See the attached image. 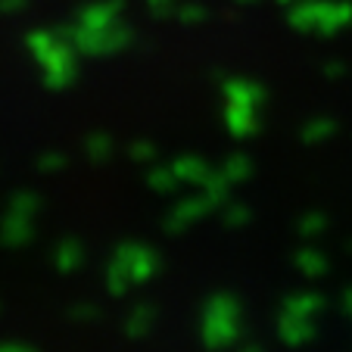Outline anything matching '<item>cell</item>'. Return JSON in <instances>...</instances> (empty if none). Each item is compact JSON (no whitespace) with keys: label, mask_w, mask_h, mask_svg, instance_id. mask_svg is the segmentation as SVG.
<instances>
[{"label":"cell","mask_w":352,"mask_h":352,"mask_svg":"<svg viewBox=\"0 0 352 352\" xmlns=\"http://www.w3.org/2000/svg\"><path fill=\"white\" fill-rule=\"evenodd\" d=\"M228 181H231V178L225 175V168H221V172H219V168H212V172H209V178L203 181V193H206V199L212 203L215 209H219L221 203H225V197H228Z\"/></svg>","instance_id":"10"},{"label":"cell","mask_w":352,"mask_h":352,"mask_svg":"<svg viewBox=\"0 0 352 352\" xmlns=\"http://www.w3.org/2000/svg\"><path fill=\"white\" fill-rule=\"evenodd\" d=\"M38 209H41L38 193L19 190V193H13V197H10V209H7V212H16V215H25V219H32Z\"/></svg>","instance_id":"13"},{"label":"cell","mask_w":352,"mask_h":352,"mask_svg":"<svg viewBox=\"0 0 352 352\" xmlns=\"http://www.w3.org/2000/svg\"><path fill=\"white\" fill-rule=\"evenodd\" d=\"M203 16H206V10L199 7V3H187V7L178 10V19H181V22H199Z\"/></svg>","instance_id":"20"},{"label":"cell","mask_w":352,"mask_h":352,"mask_svg":"<svg viewBox=\"0 0 352 352\" xmlns=\"http://www.w3.org/2000/svg\"><path fill=\"white\" fill-rule=\"evenodd\" d=\"M28 50L44 69L47 87H66L75 78V44L66 34L54 32H32L28 34Z\"/></svg>","instance_id":"1"},{"label":"cell","mask_w":352,"mask_h":352,"mask_svg":"<svg viewBox=\"0 0 352 352\" xmlns=\"http://www.w3.org/2000/svg\"><path fill=\"white\" fill-rule=\"evenodd\" d=\"M234 337H237L234 318H228V315H203V343H206V349L212 352L225 349Z\"/></svg>","instance_id":"3"},{"label":"cell","mask_w":352,"mask_h":352,"mask_svg":"<svg viewBox=\"0 0 352 352\" xmlns=\"http://www.w3.org/2000/svg\"><path fill=\"white\" fill-rule=\"evenodd\" d=\"M122 19V0H103V3H94L81 13V25H113Z\"/></svg>","instance_id":"6"},{"label":"cell","mask_w":352,"mask_h":352,"mask_svg":"<svg viewBox=\"0 0 352 352\" xmlns=\"http://www.w3.org/2000/svg\"><path fill=\"white\" fill-rule=\"evenodd\" d=\"M178 172H175V166H156L153 172H150V178H146V184L153 187L156 193H172L175 187H178Z\"/></svg>","instance_id":"12"},{"label":"cell","mask_w":352,"mask_h":352,"mask_svg":"<svg viewBox=\"0 0 352 352\" xmlns=\"http://www.w3.org/2000/svg\"><path fill=\"white\" fill-rule=\"evenodd\" d=\"M66 162L69 160L63 153H41L38 156V168H41V172H60Z\"/></svg>","instance_id":"18"},{"label":"cell","mask_w":352,"mask_h":352,"mask_svg":"<svg viewBox=\"0 0 352 352\" xmlns=\"http://www.w3.org/2000/svg\"><path fill=\"white\" fill-rule=\"evenodd\" d=\"M175 172H178V178L184 181V184L203 187V181L209 178L212 168L206 166V160H199V156H181V160H175Z\"/></svg>","instance_id":"7"},{"label":"cell","mask_w":352,"mask_h":352,"mask_svg":"<svg viewBox=\"0 0 352 352\" xmlns=\"http://www.w3.org/2000/svg\"><path fill=\"white\" fill-rule=\"evenodd\" d=\"M206 315H228V318H234V315H237V302H234L228 293H215L206 302Z\"/></svg>","instance_id":"16"},{"label":"cell","mask_w":352,"mask_h":352,"mask_svg":"<svg viewBox=\"0 0 352 352\" xmlns=\"http://www.w3.org/2000/svg\"><path fill=\"white\" fill-rule=\"evenodd\" d=\"M209 209H215V206L206 199V193H199V197H193V199H184V203H178V209H172V215L166 219V231L181 234L190 221H197L199 215H206Z\"/></svg>","instance_id":"4"},{"label":"cell","mask_w":352,"mask_h":352,"mask_svg":"<svg viewBox=\"0 0 352 352\" xmlns=\"http://www.w3.org/2000/svg\"><path fill=\"white\" fill-rule=\"evenodd\" d=\"M246 352H256V349H246Z\"/></svg>","instance_id":"25"},{"label":"cell","mask_w":352,"mask_h":352,"mask_svg":"<svg viewBox=\"0 0 352 352\" xmlns=\"http://www.w3.org/2000/svg\"><path fill=\"white\" fill-rule=\"evenodd\" d=\"M153 321H156V309L153 306H138L131 312V318H128V337H144V333H150V327H153Z\"/></svg>","instance_id":"11"},{"label":"cell","mask_w":352,"mask_h":352,"mask_svg":"<svg viewBox=\"0 0 352 352\" xmlns=\"http://www.w3.org/2000/svg\"><path fill=\"white\" fill-rule=\"evenodd\" d=\"M113 262H119L122 268H128L134 284L150 280L156 274V268H160V256H156L150 246H140V243H122L119 250H116Z\"/></svg>","instance_id":"2"},{"label":"cell","mask_w":352,"mask_h":352,"mask_svg":"<svg viewBox=\"0 0 352 352\" xmlns=\"http://www.w3.org/2000/svg\"><path fill=\"white\" fill-rule=\"evenodd\" d=\"M250 103L246 100H231V107H228V125H231L234 134H250L253 131V119H250Z\"/></svg>","instance_id":"9"},{"label":"cell","mask_w":352,"mask_h":352,"mask_svg":"<svg viewBox=\"0 0 352 352\" xmlns=\"http://www.w3.org/2000/svg\"><path fill=\"white\" fill-rule=\"evenodd\" d=\"M81 259H85V250H81L78 240L69 237L56 246V268H60V272H75V268L81 265Z\"/></svg>","instance_id":"8"},{"label":"cell","mask_w":352,"mask_h":352,"mask_svg":"<svg viewBox=\"0 0 352 352\" xmlns=\"http://www.w3.org/2000/svg\"><path fill=\"white\" fill-rule=\"evenodd\" d=\"M0 352H34V349L25 343H0Z\"/></svg>","instance_id":"24"},{"label":"cell","mask_w":352,"mask_h":352,"mask_svg":"<svg viewBox=\"0 0 352 352\" xmlns=\"http://www.w3.org/2000/svg\"><path fill=\"white\" fill-rule=\"evenodd\" d=\"M246 172H250V166H246V156H231V160L225 162V175H228L231 181L243 178Z\"/></svg>","instance_id":"19"},{"label":"cell","mask_w":352,"mask_h":352,"mask_svg":"<svg viewBox=\"0 0 352 352\" xmlns=\"http://www.w3.org/2000/svg\"><path fill=\"white\" fill-rule=\"evenodd\" d=\"M150 3V10H153V16H166L175 10V0H146Z\"/></svg>","instance_id":"21"},{"label":"cell","mask_w":352,"mask_h":352,"mask_svg":"<svg viewBox=\"0 0 352 352\" xmlns=\"http://www.w3.org/2000/svg\"><path fill=\"white\" fill-rule=\"evenodd\" d=\"M228 225H240V221H246V212H240V206H231V212L225 215Z\"/></svg>","instance_id":"23"},{"label":"cell","mask_w":352,"mask_h":352,"mask_svg":"<svg viewBox=\"0 0 352 352\" xmlns=\"http://www.w3.org/2000/svg\"><path fill=\"white\" fill-rule=\"evenodd\" d=\"M32 219H25V215H16V212H7L3 215V221H0V243L3 246H25L28 240H32Z\"/></svg>","instance_id":"5"},{"label":"cell","mask_w":352,"mask_h":352,"mask_svg":"<svg viewBox=\"0 0 352 352\" xmlns=\"http://www.w3.org/2000/svg\"><path fill=\"white\" fill-rule=\"evenodd\" d=\"M109 153H113V138L109 134L97 131L87 138V156H91V162H107Z\"/></svg>","instance_id":"14"},{"label":"cell","mask_w":352,"mask_h":352,"mask_svg":"<svg viewBox=\"0 0 352 352\" xmlns=\"http://www.w3.org/2000/svg\"><path fill=\"white\" fill-rule=\"evenodd\" d=\"M107 280H109V293H113V296H122V293H125L128 287L134 284V280H131V274H128V268H122L119 262H109Z\"/></svg>","instance_id":"15"},{"label":"cell","mask_w":352,"mask_h":352,"mask_svg":"<svg viewBox=\"0 0 352 352\" xmlns=\"http://www.w3.org/2000/svg\"><path fill=\"white\" fill-rule=\"evenodd\" d=\"M69 315H72L75 321H91V318H97V309L94 306H75Z\"/></svg>","instance_id":"22"},{"label":"cell","mask_w":352,"mask_h":352,"mask_svg":"<svg viewBox=\"0 0 352 352\" xmlns=\"http://www.w3.org/2000/svg\"><path fill=\"white\" fill-rule=\"evenodd\" d=\"M128 153H131L134 162H153V160H156V146L146 144V140H134Z\"/></svg>","instance_id":"17"}]
</instances>
